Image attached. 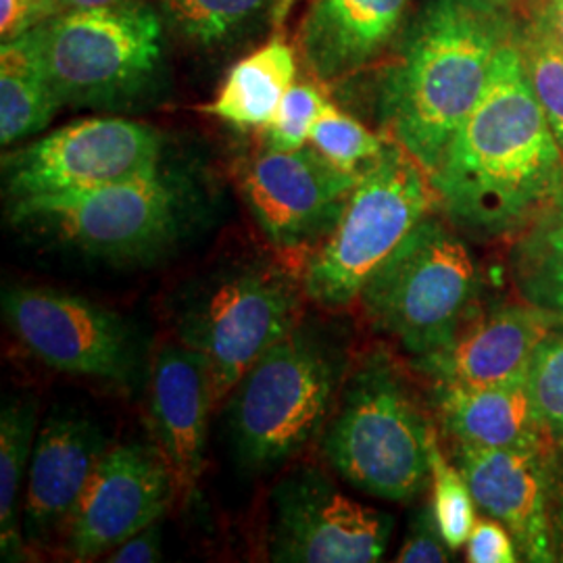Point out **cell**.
<instances>
[{"label":"cell","instance_id":"1","mask_svg":"<svg viewBox=\"0 0 563 563\" xmlns=\"http://www.w3.org/2000/svg\"><path fill=\"white\" fill-rule=\"evenodd\" d=\"M430 181L446 218L481 241L520 236L562 211L563 146L514 38L499 48L481 101Z\"/></svg>","mask_w":563,"mask_h":563},{"label":"cell","instance_id":"2","mask_svg":"<svg viewBox=\"0 0 563 563\" xmlns=\"http://www.w3.org/2000/svg\"><path fill=\"white\" fill-rule=\"evenodd\" d=\"M509 38L493 9L474 0H432L411 27L383 86L384 128L432 176L481 101Z\"/></svg>","mask_w":563,"mask_h":563},{"label":"cell","instance_id":"3","mask_svg":"<svg viewBox=\"0 0 563 563\" xmlns=\"http://www.w3.org/2000/svg\"><path fill=\"white\" fill-rule=\"evenodd\" d=\"M434 432L399 365L376 349L346 378L322 451L355 488L407 504L418 499L430 481Z\"/></svg>","mask_w":563,"mask_h":563},{"label":"cell","instance_id":"4","mask_svg":"<svg viewBox=\"0 0 563 563\" xmlns=\"http://www.w3.org/2000/svg\"><path fill=\"white\" fill-rule=\"evenodd\" d=\"M341 367L336 349L307 325L290 330L249 367L230 401V434L244 467L288 462L322 432Z\"/></svg>","mask_w":563,"mask_h":563},{"label":"cell","instance_id":"5","mask_svg":"<svg viewBox=\"0 0 563 563\" xmlns=\"http://www.w3.org/2000/svg\"><path fill=\"white\" fill-rule=\"evenodd\" d=\"M437 201L428 172L401 144L388 142L344 201L341 216L302 272V292L325 309H342Z\"/></svg>","mask_w":563,"mask_h":563},{"label":"cell","instance_id":"6","mask_svg":"<svg viewBox=\"0 0 563 563\" xmlns=\"http://www.w3.org/2000/svg\"><path fill=\"white\" fill-rule=\"evenodd\" d=\"M481 272L467 244L441 220L423 218L363 286L376 330L413 357L439 351L478 301Z\"/></svg>","mask_w":563,"mask_h":563},{"label":"cell","instance_id":"7","mask_svg":"<svg viewBox=\"0 0 563 563\" xmlns=\"http://www.w3.org/2000/svg\"><path fill=\"white\" fill-rule=\"evenodd\" d=\"M60 104L125 107L162 63V21L139 0L67 11L30 30Z\"/></svg>","mask_w":563,"mask_h":563},{"label":"cell","instance_id":"8","mask_svg":"<svg viewBox=\"0 0 563 563\" xmlns=\"http://www.w3.org/2000/svg\"><path fill=\"white\" fill-rule=\"evenodd\" d=\"M11 220L95 260L146 262L180 236L181 202L157 169L90 190L18 199Z\"/></svg>","mask_w":563,"mask_h":563},{"label":"cell","instance_id":"9","mask_svg":"<svg viewBox=\"0 0 563 563\" xmlns=\"http://www.w3.org/2000/svg\"><path fill=\"white\" fill-rule=\"evenodd\" d=\"M299 290L280 267L253 263L216 278L184 309L180 342L201 353L216 405L272 344L297 328Z\"/></svg>","mask_w":563,"mask_h":563},{"label":"cell","instance_id":"10","mask_svg":"<svg viewBox=\"0 0 563 563\" xmlns=\"http://www.w3.org/2000/svg\"><path fill=\"white\" fill-rule=\"evenodd\" d=\"M2 313L18 341L57 372L130 384L139 369L132 328L84 297L32 286L4 288Z\"/></svg>","mask_w":563,"mask_h":563},{"label":"cell","instance_id":"11","mask_svg":"<svg viewBox=\"0 0 563 563\" xmlns=\"http://www.w3.org/2000/svg\"><path fill=\"white\" fill-rule=\"evenodd\" d=\"M159 134L139 121L92 118L74 121L4 157L13 201L90 190L157 172Z\"/></svg>","mask_w":563,"mask_h":563},{"label":"cell","instance_id":"12","mask_svg":"<svg viewBox=\"0 0 563 563\" xmlns=\"http://www.w3.org/2000/svg\"><path fill=\"white\" fill-rule=\"evenodd\" d=\"M395 518L336 488L322 470L302 465L272 493L269 558L278 563H372L383 560Z\"/></svg>","mask_w":563,"mask_h":563},{"label":"cell","instance_id":"13","mask_svg":"<svg viewBox=\"0 0 563 563\" xmlns=\"http://www.w3.org/2000/svg\"><path fill=\"white\" fill-rule=\"evenodd\" d=\"M174 495V474L162 449L141 443L107 449L67 520V553L86 562L120 547L159 522Z\"/></svg>","mask_w":563,"mask_h":563},{"label":"cell","instance_id":"14","mask_svg":"<svg viewBox=\"0 0 563 563\" xmlns=\"http://www.w3.org/2000/svg\"><path fill=\"white\" fill-rule=\"evenodd\" d=\"M360 176L342 172L313 146L267 148L246 167L242 195L272 244L299 249L332 230Z\"/></svg>","mask_w":563,"mask_h":563},{"label":"cell","instance_id":"15","mask_svg":"<svg viewBox=\"0 0 563 563\" xmlns=\"http://www.w3.org/2000/svg\"><path fill=\"white\" fill-rule=\"evenodd\" d=\"M560 330L562 316L530 302L476 301L453 339L439 351L413 360V367L434 386L478 388L522 380L541 342Z\"/></svg>","mask_w":563,"mask_h":563},{"label":"cell","instance_id":"16","mask_svg":"<svg viewBox=\"0 0 563 563\" xmlns=\"http://www.w3.org/2000/svg\"><path fill=\"white\" fill-rule=\"evenodd\" d=\"M551 449L553 444L520 451L455 443V465L474 501L511 532L523 562H555L549 522Z\"/></svg>","mask_w":563,"mask_h":563},{"label":"cell","instance_id":"17","mask_svg":"<svg viewBox=\"0 0 563 563\" xmlns=\"http://www.w3.org/2000/svg\"><path fill=\"white\" fill-rule=\"evenodd\" d=\"M107 453L101 426L76 411L51 416L42 426L27 470L23 537L41 544L67 522Z\"/></svg>","mask_w":563,"mask_h":563},{"label":"cell","instance_id":"18","mask_svg":"<svg viewBox=\"0 0 563 563\" xmlns=\"http://www.w3.org/2000/svg\"><path fill=\"white\" fill-rule=\"evenodd\" d=\"M209 367L186 344H167L151 378V422L172 467L176 493L192 497L205 465L207 416L213 407Z\"/></svg>","mask_w":563,"mask_h":563},{"label":"cell","instance_id":"19","mask_svg":"<svg viewBox=\"0 0 563 563\" xmlns=\"http://www.w3.org/2000/svg\"><path fill=\"white\" fill-rule=\"evenodd\" d=\"M409 0H311L302 21V60L336 80L376 59L399 32Z\"/></svg>","mask_w":563,"mask_h":563},{"label":"cell","instance_id":"20","mask_svg":"<svg viewBox=\"0 0 563 563\" xmlns=\"http://www.w3.org/2000/svg\"><path fill=\"white\" fill-rule=\"evenodd\" d=\"M434 409L455 443L541 451L555 444L530 397L528 378L493 386H434Z\"/></svg>","mask_w":563,"mask_h":563},{"label":"cell","instance_id":"21","mask_svg":"<svg viewBox=\"0 0 563 563\" xmlns=\"http://www.w3.org/2000/svg\"><path fill=\"white\" fill-rule=\"evenodd\" d=\"M297 78L295 48L280 32L239 60L225 76L218 97L199 111L239 130L265 128Z\"/></svg>","mask_w":563,"mask_h":563},{"label":"cell","instance_id":"22","mask_svg":"<svg viewBox=\"0 0 563 563\" xmlns=\"http://www.w3.org/2000/svg\"><path fill=\"white\" fill-rule=\"evenodd\" d=\"M59 97L30 32L0 46V142L30 139L55 118Z\"/></svg>","mask_w":563,"mask_h":563},{"label":"cell","instance_id":"23","mask_svg":"<svg viewBox=\"0 0 563 563\" xmlns=\"http://www.w3.org/2000/svg\"><path fill=\"white\" fill-rule=\"evenodd\" d=\"M511 278L522 301L563 318V211L518 236L511 251Z\"/></svg>","mask_w":563,"mask_h":563},{"label":"cell","instance_id":"24","mask_svg":"<svg viewBox=\"0 0 563 563\" xmlns=\"http://www.w3.org/2000/svg\"><path fill=\"white\" fill-rule=\"evenodd\" d=\"M36 409L32 402H7L0 413V547L13 560L21 549L20 490L34 449Z\"/></svg>","mask_w":563,"mask_h":563},{"label":"cell","instance_id":"25","mask_svg":"<svg viewBox=\"0 0 563 563\" xmlns=\"http://www.w3.org/2000/svg\"><path fill=\"white\" fill-rule=\"evenodd\" d=\"M165 15L188 41L216 46L262 20L274 0H159Z\"/></svg>","mask_w":563,"mask_h":563},{"label":"cell","instance_id":"26","mask_svg":"<svg viewBox=\"0 0 563 563\" xmlns=\"http://www.w3.org/2000/svg\"><path fill=\"white\" fill-rule=\"evenodd\" d=\"M523 71L563 146V46L543 21H532L518 41Z\"/></svg>","mask_w":563,"mask_h":563},{"label":"cell","instance_id":"27","mask_svg":"<svg viewBox=\"0 0 563 563\" xmlns=\"http://www.w3.org/2000/svg\"><path fill=\"white\" fill-rule=\"evenodd\" d=\"M430 484L432 511L451 551H460L476 526L474 495L457 465L449 462L434 432L430 441Z\"/></svg>","mask_w":563,"mask_h":563},{"label":"cell","instance_id":"28","mask_svg":"<svg viewBox=\"0 0 563 563\" xmlns=\"http://www.w3.org/2000/svg\"><path fill=\"white\" fill-rule=\"evenodd\" d=\"M309 142L328 162L351 174H362L369 163L383 155L388 144L332 102H328L320 120L316 121Z\"/></svg>","mask_w":563,"mask_h":563},{"label":"cell","instance_id":"29","mask_svg":"<svg viewBox=\"0 0 563 563\" xmlns=\"http://www.w3.org/2000/svg\"><path fill=\"white\" fill-rule=\"evenodd\" d=\"M322 92L309 81H295L284 95L280 107L263 128V141L272 151H297L311 139L313 125L328 107Z\"/></svg>","mask_w":563,"mask_h":563},{"label":"cell","instance_id":"30","mask_svg":"<svg viewBox=\"0 0 563 563\" xmlns=\"http://www.w3.org/2000/svg\"><path fill=\"white\" fill-rule=\"evenodd\" d=\"M528 388L544 428L555 441H563V330L537 349L528 369Z\"/></svg>","mask_w":563,"mask_h":563},{"label":"cell","instance_id":"31","mask_svg":"<svg viewBox=\"0 0 563 563\" xmlns=\"http://www.w3.org/2000/svg\"><path fill=\"white\" fill-rule=\"evenodd\" d=\"M451 553L453 551L443 539L432 505L418 509L409 522V530L399 549L397 562L443 563L451 560Z\"/></svg>","mask_w":563,"mask_h":563},{"label":"cell","instance_id":"32","mask_svg":"<svg viewBox=\"0 0 563 563\" xmlns=\"http://www.w3.org/2000/svg\"><path fill=\"white\" fill-rule=\"evenodd\" d=\"M467 562L514 563L520 562V551L511 532L495 518L478 520L467 539Z\"/></svg>","mask_w":563,"mask_h":563},{"label":"cell","instance_id":"33","mask_svg":"<svg viewBox=\"0 0 563 563\" xmlns=\"http://www.w3.org/2000/svg\"><path fill=\"white\" fill-rule=\"evenodd\" d=\"M53 15L51 0H0V38H20Z\"/></svg>","mask_w":563,"mask_h":563},{"label":"cell","instance_id":"34","mask_svg":"<svg viewBox=\"0 0 563 563\" xmlns=\"http://www.w3.org/2000/svg\"><path fill=\"white\" fill-rule=\"evenodd\" d=\"M549 522L555 562H563V441L553 444L549 460Z\"/></svg>","mask_w":563,"mask_h":563},{"label":"cell","instance_id":"35","mask_svg":"<svg viewBox=\"0 0 563 563\" xmlns=\"http://www.w3.org/2000/svg\"><path fill=\"white\" fill-rule=\"evenodd\" d=\"M162 560V526L151 523L111 553V563H155Z\"/></svg>","mask_w":563,"mask_h":563},{"label":"cell","instance_id":"36","mask_svg":"<svg viewBox=\"0 0 563 563\" xmlns=\"http://www.w3.org/2000/svg\"><path fill=\"white\" fill-rule=\"evenodd\" d=\"M551 30L555 41L563 46V0H543L541 15H537Z\"/></svg>","mask_w":563,"mask_h":563},{"label":"cell","instance_id":"37","mask_svg":"<svg viewBox=\"0 0 563 563\" xmlns=\"http://www.w3.org/2000/svg\"><path fill=\"white\" fill-rule=\"evenodd\" d=\"M134 0H51L53 13H67V11H84V9H101V7H120ZM53 15V18H55Z\"/></svg>","mask_w":563,"mask_h":563},{"label":"cell","instance_id":"38","mask_svg":"<svg viewBox=\"0 0 563 563\" xmlns=\"http://www.w3.org/2000/svg\"><path fill=\"white\" fill-rule=\"evenodd\" d=\"M474 2L484 4V7H488V9H495V7H505V4H509V2H514V0H474Z\"/></svg>","mask_w":563,"mask_h":563},{"label":"cell","instance_id":"39","mask_svg":"<svg viewBox=\"0 0 563 563\" xmlns=\"http://www.w3.org/2000/svg\"><path fill=\"white\" fill-rule=\"evenodd\" d=\"M562 211H563V209H562Z\"/></svg>","mask_w":563,"mask_h":563}]
</instances>
